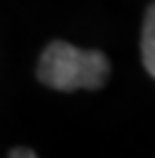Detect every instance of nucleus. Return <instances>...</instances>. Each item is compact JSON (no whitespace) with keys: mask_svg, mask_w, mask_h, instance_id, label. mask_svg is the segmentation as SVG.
<instances>
[{"mask_svg":"<svg viewBox=\"0 0 155 158\" xmlns=\"http://www.w3.org/2000/svg\"><path fill=\"white\" fill-rule=\"evenodd\" d=\"M111 74V62L98 49H79L54 40L44 47L37 62V79L57 91L101 89Z\"/></svg>","mask_w":155,"mask_h":158,"instance_id":"nucleus-1","label":"nucleus"},{"mask_svg":"<svg viewBox=\"0 0 155 158\" xmlns=\"http://www.w3.org/2000/svg\"><path fill=\"white\" fill-rule=\"evenodd\" d=\"M7 156H10V158H34L37 153H34L32 148H12Z\"/></svg>","mask_w":155,"mask_h":158,"instance_id":"nucleus-3","label":"nucleus"},{"mask_svg":"<svg viewBox=\"0 0 155 158\" xmlns=\"http://www.w3.org/2000/svg\"><path fill=\"white\" fill-rule=\"evenodd\" d=\"M140 57H143V67L155 79V2L145 10L143 35H140Z\"/></svg>","mask_w":155,"mask_h":158,"instance_id":"nucleus-2","label":"nucleus"}]
</instances>
